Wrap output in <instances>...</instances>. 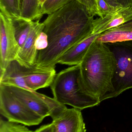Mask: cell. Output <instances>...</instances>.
Returning a JSON list of instances; mask_svg holds the SVG:
<instances>
[{
    "label": "cell",
    "mask_w": 132,
    "mask_h": 132,
    "mask_svg": "<svg viewBox=\"0 0 132 132\" xmlns=\"http://www.w3.org/2000/svg\"><path fill=\"white\" fill-rule=\"evenodd\" d=\"M116 63L107 44L95 41L79 65L80 80L84 92L101 102L104 97L113 92Z\"/></svg>",
    "instance_id": "cell-2"
},
{
    "label": "cell",
    "mask_w": 132,
    "mask_h": 132,
    "mask_svg": "<svg viewBox=\"0 0 132 132\" xmlns=\"http://www.w3.org/2000/svg\"><path fill=\"white\" fill-rule=\"evenodd\" d=\"M132 40V20L98 35L96 42L114 43Z\"/></svg>",
    "instance_id": "cell-14"
},
{
    "label": "cell",
    "mask_w": 132,
    "mask_h": 132,
    "mask_svg": "<svg viewBox=\"0 0 132 132\" xmlns=\"http://www.w3.org/2000/svg\"><path fill=\"white\" fill-rule=\"evenodd\" d=\"M21 18L30 21L40 20L43 14L38 0H20Z\"/></svg>",
    "instance_id": "cell-16"
},
{
    "label": "cell",
    "mask_w": 132,
    "mask_h": 132,
    "mask_svg": "<svg viewBox=\"0 0 132 132\" xmlns=\"http://www.w3.org/2000/svg\"><path fill=\"white\" fill-rule=\"evenodd\" d=\"M108 5L116 10L124 8L132 9V0H104Z\"/></svg>",
    "instance_id": "cell-21"
},
{
    "label": "cell",
    "mask_w": 132,
    "mask_h": 132,
    "mask_svg": "<svg viewBox=\"0 0 132 132\" xmlns=\"http://www.w3.org/2000/svg\"><path fill=\"white\" fill-rule=\"evenodd\" d=\"M84 5L91 16L98 14V10L96 0H76Z\"/></svg>",
    "instance_id": "cell-22"
},
{
    "label": "cell",
    "mask_w": 132,
    "mask_h": 132,
    "mask_svg": "<svg viewBox=\"0 0 132 132\" xmlns=\"http://www.w3.org/2000/svg\"><path fill=\"white\" fill-rule=\"evenodd\" d=\"M131 20L132 9H122L104 17L94 19L92 33L100 35Z\"/></svg>",
    "instance_id": "cell-10"
},
{
    "label": "cell",
    "mask_w": 132,
    "mask_h": 132,
    "mask_svg": "<svg viewBox=\"0 0 132 132\" xmlns=\"http://www.w3.org/2000/svg\"><path fill=\"white\" fill-rule=\"evenodd\" d=\"M3 85L17 99L44 119L50 116L52 120L67 108L66 105L58 103L54 98L36 91H32L13 85Z\"/></svg>",
    "instance_id": "cell-5"
},
{
    "label": "cell",
    "mask_w": 132,
    "mask_h": 132,
    "mask_svg": "<svg viewBox=\"0 0 132 132\" xmlns=\"http://www.w3.org/2000/svg\"><path fill=\"white\" fill-rule=\"evenodd\" d=\"M74 0H45L41 7L43 14H50Z\"/></svg>",
    "instance_id": "cell-18"
},
{
    "label": "cell",
    "mask_w": 132,
    "mask_h": 132,
    "mask_svg": "<svg viewBox=\"0 0 132 132\" xmlns=\"http://www.w3.org/2000/svg\"><path fill=\"white\" fill-rule=\"evenodd\" d=\"M48 45V37L46 33L42 31L36 40L35 46L37 51H39L46 48Z\"/></svg>",
    "instance_id": "cell-23"
},
{
    "label": "cell",
    "mask_w": 132,
    "mask_h": 132,
    "mask_svg": "<svg viewBox=\"0 0 132 132\" xmlns=\"http://www.w3.org/2000/svg\"><path fill=\"white\" fill-rule=\"evenodd\" d=\"M37 20L34 22L33 27L23 46L20 49L17 59L28 66L33 65L35 63L38 51L35 43L38 36L43 30V23Z\"/></svg>",
    "instance_id": "cell-12"
},
{
    "label": "cell",
    "mask_w": 132,
    "mask_h": 132,
    "mask_svg": "<svg viewBox=\"0 0 132 132\" xmlns=\"http://www.w3.org/2000/svg\"><path fill=\"white\" fill-rule=\"evenodd\" d=\"M52 132H86L81 110L66 108L51 123Z\"/></svg>",
    "instance_id": "cell-8"
},
{
    "label": "cell",
    "mask_w": 132,
    "mask_h": 132,
    "mask_svg": "<svg viewBox=\"0 0 132 132\" xmlns=\"http://www.w3.org/2000/svg\"><path fill=\"white\" fill-rule=\"evenodd\" d=\"M80 65L72 66L56 74L50 87L53 98L61 104L82 110L98 105L99 100L84 91L81 84Z\"/></svg>",
    "instance_id": "cell-3"
},
{
    "label": "cell",
    "mask_w": 132,
    "mask_h": 132,
    "mask_svg": "<svg viewBox=\"0 0 132 132\" xmlns=\"http://www.w3.org/2000/svg\"><path fill=\"white\" fill-rule=\"evenodd\" d=\"M20 48L13 32L11 18L0 13V73L11 61L17 59Z\"/></svg>",
    "instance_id": "cell-7"
},
{
    "label": "cell",
    "mask_w": 132,
    "mask_h": 132,
    "mask_svg": "<svg viewBox=\"0 0 132 132\" xmlns=\"http://www.w3.org/2000/svg\"><path fill=\"white\" fill-rule=\"evenodd\" d=\"M11 20L14 35L20 50L28 36L35 22L22 18L11 19Z\"/></svg>",
    "instance_id": "cell-15"
},
{
    "label": "cell",
    "mask_w": 132,
    "mask_h": 132,
    "mask_svg": "<svg viewBox=\"0 0 132 132\" xmlns=\"http://www.w3.org/2000/svg\"><path fill=\"white\" fill-rule=\"evenodd\" d=\"M107 44L114 53L117 63L113 79L114 92L104 97L101 102L132 88V40Z\"/></svg>",
    "instance_id": "cell-4"
},
{
    "label": "cell",
    "mask_w": 132,
    "mask_h": 132,
    "mask_svg": "<svg viewBox=\"0 0 132 132\" xmlns=\"http://www.w3.org/2000/svg\"><path fill=\"white\" fill-rule=\"evenodd\" d=\"M0 9L11 19L21 18L20 0H0Z\"/></svg>",
    "instance_id": "cell-17"
},
{
    "label": "cell",
    "mask_w": 132,
    "mask_h": 132,
    "mask_svg": "<svg viewBox=\"0 0 132 132\" xmlns=\"http://www.w3.org/2000/svg\"><path fill=\"white\" fill-rule=\"evenodd\" d=\"M30 67L18 59L11 61L5 70L0 73V84L17 86L29 90L24 79Z\"/></svg>",
    "instance_id": "cell-11"
},
{
    "label": "cell",
    "mask_w": 132,
    "mask_h": 132,
    "mask_svg": "<svg viewBox=\"0 0 132 132\" xmlns=\"http://www.w3.org/2000/svg\"><path fill=\"white\" fill-rule=\"evenodd\" d=\"M55 68H39L34 65L30 67L24 79L28 90L36 91L50 86L56 75Z\"/></svg>",
    "instance_id": "cell-9"
},
{
    "label": "cell",
    "mask_w": 132,
    "mask_h": 132,
    "mask_svg": "<svg viewBox=\"0 0 132 132\" xmlns=\"http://www.w3.org/2000/svg\"><path fill=\"white\" fill-rule=\"evenodd\" d=\"M38 1L40 4V5H41V7H42V5L44 3V2L45 1V0H38Z\"/></svg>",
    "instance_id": "cell-25"
},
{
    "label": "cell",
    "mask_w": 132,
    "mask_h": 132,
    "mask_svg": "<svg viewBox=\"0 0 132 132\" xmlns=\"http://www.w3.org/2000/svg\"><path fill=\"white\" fill-rule=\"evenodd\" d=\"M98 35L91 33L85 37L67 51L59 59L58 63L71 66L80 65Z\"/></svg>",
    "instance_id": "cell-13"
},
{
    "label": "cell",
    "mask_w": 132,
    "mask_h": 132,
    "mask_svg": "<svg viewBox=\"0 0 132 132\" xmlns=\"http://www.w3.org/2000/svg\"><path fill=\"white\" fill-rule=\"evenodd\" d=\"M33 132H52V125L50 124L43 125Z\"/></svg>",
    "instance_id": "cell-24"
},
{
    "label": "cell",
    "mask_w": 132,
    "mask_h": 132,
    "mask_svg": "<svg viewBox=\"0 0 132 132\" xmlns=\"http://www.w3.org/2000/svg\"><path fill=\"white\" fill-rule=\"evenodd\" d=\"M0 132H33L26 126L10 122L1 118L0 120Z\"/></svg>",
    "instance_id": "cell-19"
},
{
    "label": "cell",
    "mask_w": 132,
    "mask_h": 132,
    "mask_svg": "<svg viewBox=\"0 0 132 132\" xmlns=\"http://www.w3.org/2000/svg\"><path fill=\"white\" fill-rule=\"evenodd\" d=\"M96 1L98 10V15L101 18L118 10L111 7L104 0H96Z\"/></svg>",
    "instance_id": "cell-20"
},
{
    "label": "cell",
    "mask_w": 132,
    "mask_h": 132,
    "mask_svg": "<svg viewBox=\"0 0 132 132\" xmlns=\"http://www.w3.org/2000/svg\"><path fill=\"white\" fill-rule=\"evenodd\" d=\"M0 113L8 121L26 126L38 125L44 119L2 85H0Z\"/></svg>",
    "instance_id": "cell-6"
},
{
    "label": "cell",
    "mask_w": 132,
    "mask_h": 132,
    "mask_svg": "<svg viewBox=\"0 0 132 132\" xmlns=\"http://www.w3.org/2000/svg\"><path fill=\"white\" fill-rule=\"evenodd\" d=\"M94 16L76 0L49 15L43 23V31L47 35L48 45L38 51L37 68L56 67L60 57L93 31Z\"/></svg>",
    "instance_id": "cell-1"
}]
</instances>
